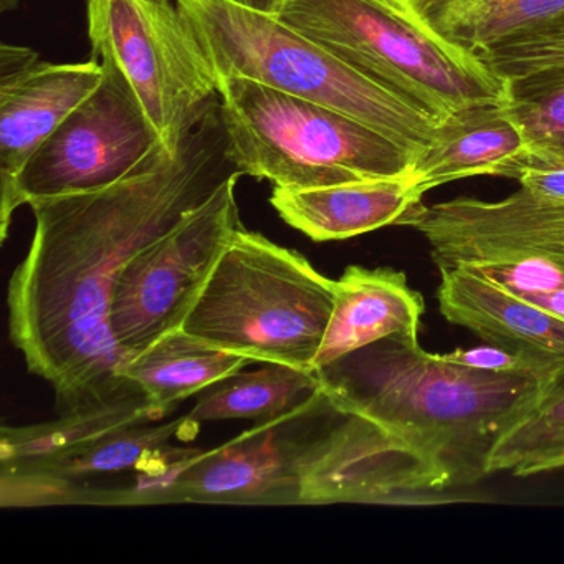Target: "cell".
I'll return each instance as SVG.
<instances>
[{
	"label": "cell",
	"mask_w": 564,
	"mask_h": 564,
	"mask_svg": "<svg viewBox=\"0 0 564 564\" xmlns=\"http://www.w3.org/2000/svg\"><path fill=\"white\" fill-rule=\"evenodd\" d=\"M250 359L207 345L183 328L167 333L121 368L164 415L191 395L242 371Z\"/></svg>",
	"instance_id": "cell-18"
},
{
	"label": "cell",
	"mask_w": 564,
	"mask_h": 564,
	"mask_svg": "<svg viewBox=\"0 0 564 564\" xmlns=\"http://www.w3.org/2000/svg\"><path fill=\"white\" fill-rule=\"evenodd\" d=\"M478 58L505 80L564 67V11Z\"/></svg>",
	"instance_id": "cell-25"
},
{
	"label": "cell",
	"mask_w": 564,
	"mask_h": 564,
	"mask_svg": "<svg viewBox=\"0 0 564 564\" xmlns=\"http://www.w3.org/2000/svg\"><path fill=\"white\" fill-rule=\"evenodd\" d=\"M438 272H468L514 295L564 289V204L520 187L501 200L455 197L412 207Z\"/></svg>",
	"instance_id": "cell-8"
},
{
	"label": "cell",
	"mask_w": 564,
	"mask_h": 564,
	"mask_svg": "<svg viewBox=\"0 0 564 564\" xmlns=\"http://www.w3.org/2000/svg\"><path fill=\"white\" fill-rule=\"evenodd\" d=\"M503 177L518 181L534 196L564 204V161L538 160L527 153L505 171Z\"/></svg>",
	"instance_id": "cell-26"
},
{
	"label": "cell",
	"mask_w": 564,
	"mask_h": 564,
	"mask_svg": "<svg viewBox=\"0 0 564 564\" xmlns=\"http://www.w3.org/2000/svg\"><path fill=\"white\" fill-rule=\"evenodd\" d=\"M444 358L457 362V365L468 366V368L495 372L518 371V369H557L564 366L551 365V362L510 351L500 346L488 345V343L478 348H458L451 352H444Z\"/></svg>",
	"instance_id": "cell-27"
},
{
	"label": "cell",
	"mask_w": 564,
	"mask_h": 564,
	"mask_svg": "<svg viewBox=\"0 0 564 564\" xmlns=\"http://www.w3.org/2000/svg\"><path fill=\"white\" fill-rule=\"evenodd\" d=\"M422 203L411 177L351 181L322 187H273L270 204L293 229L315 242L345 240L386 226Z\"/></svg>",
	"instance_id": "cell-15"
},
{
	"label": "cell",
	"mask_w": 564,
	"mask_h": 564,
	"mask_svg": "<svg viewBox=\"0 0 564 564\" xmlns=\"http://www.w3.org/2000/svg\"><path fill=\"white\" fill-rule=\"evenodd\" d=\"M229 2L240 6V8L250 9V11L262 12V14L279 18L280 12L283 11L289 0H229Z\"/></svg>",
	"instance_id": "cell-28"
},
{
	"label": "cell",
	"mask_w": 564,
	"mask_h": 564,
	"mask_svg": "<svg viewBox=\"0 0 564 564\" xmlns=\"http://www.w3.org/2000/svg\"><path fill=\"white\" fill-rule=\"evenodd\" d=\"M438 310L488 345L564 365V316L468 272L441 273Z\"/></svg>",
	"instance_id": "cell-14"
},
{
	"label": "cell",
	"mask_w": 564,
	"mask_h": 564,
	"mask_svg": "<svg viewBox=\"0 0 564 564\" xmlns=\"http://www.w3.org/2000/svg\"><path fill=\"white\" fill-rule=\"evenodd\" d=\"M338 411L325 391L272 422L253 424L219 447H174L117 487L118 507L160 503L302 505L306 452Z\"/></svg>",
	"instance_id": "cell-7"
},
{
	"label": "cell",
	"mask_w": 564,
	"mask_h": 564,
	"mask_svg": "<svg viewBox=\"0 0 564 564\" xmlns=\"http://www.w3.org/2000/svg\"><path fill=\"white\" fill-rule=\"evenodd\" d=\"M557 369L468 368L425 351L419 336L392 335L315 371L339 409L381 425L462 487L488 474L495 444Z\"/></svg>",
	"instance_id": "cell-2"
},
{
	"label": "cell",
	"mask_w": 564,
	"mask_h": 564,
	"mask_svg": "<svg viewBox=\"0 0 564 564\" xmlns=\"http://www.w3.org/2000/svg\"><path fill=\"white\" fill-rule=\"evenodd\" d=\"M164 417L148 399L137 395L121 404L91 411L72 412L44 424L8 427L0 431V468H24L45 464L78 451L111 432L131 425L150 424Z\"/></svg>",
	"instance_id": "cell-20"
},
{
	"label": "cell",
	"mask_w": 564,
	"mask_h": 564,
	"mask_svg": "<svg viewBox=\"0 0 564 564\" xmlns=\"http://www.w3.org/2000/svg\"><path fill=\"white\" fill-rule=\"evenodd\" d=\"M101 78L97 58L47 64L32 48L0 45V196L12 189L29 160Z\"/></svg>",
	"instance_id": "cell-13"
},
{
	"label": "cell",
	"mask_w": 564,
	"mask_h": 564,
	"mask_svg": "<svg viewBox=\"0 0 564 564\" xmlns=\"http://www.w3.org/2000/svg\"><path fill=\"white\" fill-rule=\"evenodd\" d=\"M543 308L551 310L557 315L564 316V289L554 292L536 293V295L523 296Z\"/></svg>",
	"instance_id": "cell-29"
},
{
	"label": "cell",
	"mask_w": 564,
	"mask_h": 564,
	"mask_svg": "<svg viewBox=\"0 0 564 564\" xmlns=\"http://www.w3.org/2000/svg\"><path fill=\"white\" fill-rule=\"evenodd\" d=\"M19 2H21V0H0V11H14V9L18 8Z\"/></svg>",
	"instance_id": "cell-30"
},
{
	"label": "cell",
	"mask_w": 564,
	"mask_h": 564,
	"mask_svg": "<svg viewBox=\"0 0 564 564\" xmlns=\"http://www.w3.org/2000/svg\"><path fill=\"white\" fill-rule=\"evenodd\" d=\"M91 58L130 85L170 154L219 98L216 74L176 0H87Z\"/></svg>",
	"instance_id": "cell-9"
},
{
	"label": "cell",
	"mask_w": 564,
	"mask_h": 564,
	"mask_svg": "<svg viewBox=\"0 0 564 564\" xmlns=\"http://www.w3.org/2000/svg\"><path fill=\"white\" fill-rule=\"evenodd\" d=\"M319 391L322 381L313 369L263 362L256 371L234 372L207 388L187 417L199 425L234 419L263 424L292 414Z\"/></svg>",
	"instance_id": "cell-21"
},
{
	"label": "cell",
	"mask_w": 564,
	"mask_h": 564,
	"mask_svg": "<svg viewBox=\"0 0 564 564\" xmlns=\"http://www.w3.org/2000/svg\"><path fill=\"white\" fill-rule=\"evenodd\" d=\"M448 487L447 475L401 438L339 408L302 467V505L429 503Z\"/></svg>",
	"instance_id": "cell-12"
},
{
	"label": "cell",
	"mask_w": 564,
	"mask_h": 564,
	"mask_svg": "<svg viewBox=\"0 0 564 564\" xmlns=\"http://www.w3.org/2000/svg\"><path fill=\"white\" fill-rule=\"evenodd\" d=\"M505 108L523 133L530 156L564 161V67L508 80Z\"/></svg>",
	"instance_id": "cell-24"
},
{
	"label": "cell",
	"mask_w": 564,
	"mask_h": 564,
	"mask_svg": "<svg viewBox=\"0 0 564 564\" xmlns=\"http://www.w3.org/2000/svg\"><path fill=\"white\" fill-rule=\"evenodd\" d=\"M448 44L480 55L564 11V0H405Z\"/></svg>",
	"instance_id": "cell-19"
},
{
	"label": "cell",
	"mask_w": 564,
	"mask_h": 564,
	"mask_svg": "<svg viewBox=\"0 0 564 564\" xmlns=\"http://www.w3.org/2000/svg\"><path fill=\"white\" fill-rule=\"evenodd\" d=\"M239 177H227L207 203L121 270L111 295L110 328L123 366L167 333L183 328L242 227L236 199Z\"/></svg>",
	"instance_id": "cell-10"
},
{
	"label": "cell",
	"mask_w": 564,
	"mask_h": 564,
	"mask_svg": "<svg viewBox=\"0 0 564 564\" xmlns=\"http://www.w3.org/2000/svg\"><path fill=\"white\" fill-rule=\"evenodd\" d=\"M227 156L273 187L404 177L415 156L375 128L246 78H217Z\"/></svg>",
	"instance_id": "cell-5"
},
{
	"label": "cell",
	"mask_w": 564,
	"mask_h": 564,
	"mask_svg": "<svg viewBox=\"0 0 564 564\" xmlns=\"http://www.w3.org/2000/svg\"><path fill=\"white\" fill-rule=\"evenodd\" d=\"M336 282L335 305L313 369L392 335L419 336L424 299L404 272L351 265Z\"/></svg>",
	"instance_id": "cell-16"
},
{
	"label": "cell",
	"mask_w": 564,
	"mask_h": 564,
	"mask_svg": "<svg viewBox=\"0 0 564 564\" xmlns=\"http://www.w3.org/2000/svg\"><path fill=\"white\" fill-rule=\"evenodd\" d=\"M528 153L527 141L505 101L462 108L438 121L431 143L412 163V186L419 196L452 181L474 176L503 177Z\"/></svg>",
	"instance_id": "cell-17"
},
{
	"label": "cell",
	"mask_w": 564,
	"mask_h": 564,
	"mask_svg": "<svg viewBox=\"0 0 564 564\" xmlns=\"http://www.w3.org/2000/svg\"><path fill=\"white\" fill-rule=\"evenodd\" d=\"M279 19L434 120L507 101L508 80L438 37L405 0H289Z\"/></svg>",
	"instance_id": "cell-6"
},
{
	"label": "cell",
	"mask_w": 564,
	"mask_h": 564,
	"mask_svg": "<svg viewBox=\"0 0 564 564\" xmlns=\"http://www.w3.org/2000/svg\"><path fill=\"white\" fill-rule=\"evenodd\" d=\"M216 78H246L341 111L417 156L438 121L275 15L229 0H176Z\"/></svg>",
	"instance_id": "cell-3"
},
{
	"label": "cell",
	"mask_w": 564,
	"mask_h": 564,
	"mask_svg": "<svg viewBox=\"0 0 564 564\" xmlns=\"http://www.w3.org/2000/svg\"><path fill=\"white\" fill-rule=\"evenodd\" d=\"M236 173L216 98L176 154L158 147L118 183L31 204V249L9 282V335L29 371L54 388L58 415L144 394L121 376L111 335L118 276Z\"/></svg>",
	"instance_id": "cell-1"
},
{
	"label": "cell",
	"mask_w": 564,
	"mask_h": 564,
	"mask_svg": "<svg viewBox=\"0 0 564 564\" xmlns=\"http://www.w3.org/2000/svg\"><path fill=\"white\" fill-rule=\"evenodd\" d=\"M199 424L187 415L176 421L150 422L111 432L78 451L52 458L45 464L24 468H0V471H32L64 480L88 484L107 475L137 474L148 462L163 454L174 441H189Z\"/></svg>",
	"instance_id": "cell-22"
},
{
	"label": "cell",
	"mask_w": 564,
	"mask_h": 564,
	"mask_svg": "<svg viewBox=\"0 0 564 564\" xmlns=\"http://www.w3.org/2000/svg\"><path fill=\"white\" fill-rule=\"evenodd\" d=\"M104 78L29 160L14 186L0 196V234L8 239L19 207L34 200L88 193L130 176L161 144L137 95L113 64L98 61Z\"/></svg>",
	"instance_id": "cell-11"
},
{
	"label": "cell",
	"mask_w": 564,
	"mask_h": 564,
	"mask_svg": "<svg viewBox=\"0 0 564 564\" xmlns=\"http://www.w3.org/2000/svg\"><path fill=\"white\" fill-rule=\"evenodd\" d=\"M564 468V366L530 409L501 435L488 458V474L530 477Z\"/></svg>",
	"instance_id": "cell-23"
},
{
	"label": "cell",
	"mask_w": 564,
	"mask_h": 564,
	"mask_svg": "<svg viewBox=\"0 0 564 564\" xmlns=\"http://www.w3.org/2000/svg\"><path fill=\"white\" fill-rule=\"evenodd\" d=\"M335 290L295 250L240 227L183 329L250 361L313 369Z\"/></svg>",
	"instance_id": "cell-4"
}]
</instances>
